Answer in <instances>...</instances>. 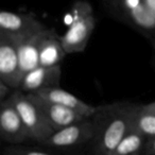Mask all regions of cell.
I'll list each match as a JSON object with an SVG mask.
<instances>
[{
  "label": "cell",
  "instance_id": "obj_13",
  "mask_svg": "<svg viewBox=\"0 0 155 155\" xmlns=\"http://www.w3.org/2000/svg\"><path fill=\"white\" fill-rule=\"evenodd\" d=\"M41 33L43 31L18 41L15 39L17 41L20 69L24 75L39 66V43Z\"/></svg>",
  "mask_w": 155,
  "mask_h": 155
},
{
  "label": "cell",
  "instance_id": "obj_4",
  "mask_svg": "<svg viewBox=\"0 0 155 155\" xmlns=\"http://www.w3.org/2000/svg\"><path fill=\"white\" fill-rule=\"evenodd\" d=\"M10 99L19 113L20 118L28 132L29 139L44 143L55 132L47 121L41 107L29 94L16 89L13 91Z\"/></svg>",
  "mask_w": 155,
  "mask_h": 155
},
{
  "label": "cell",
  "instance_id": "obj_20",
  "mask_svg": "<svg viewBox=\"0 0 155 155\" xmlns=\"http://www.w3.org/2000/svg\"><path fill=\"white\" fill-rule=\"evenodd\" d=\"M151 44H152L153 52H154V64H155V38L151 39Z\"/></svg>",
  "mask_w": 155,
  "mask_h": 155
},
{
  "label": "cell",
  "instance_id": "obj_14",
  "mask_svg": "<svg viewBox=\"0 0 155 155\" xmlns=\"http://www.w3.org/2000/svg\"><path fill=\"white\" fill-rule=\"evenodd\" d=\"M133 129L147 138L155 136V101L147 104H138L134 115Z\"/></svg>",
  "mask_w": 155,
  "mask_h": 155
},
{
  "label": "cell",
  "instance_id": "obj_17",
  "mask_svg": "<svg viewBox=\"0 0 155 155\" xmlns=\"http://www.w3.org/2000/svg\"><path fill=\"white\" fill-rule=\"evenodd\" d=\"M13 91L14 89H12L10 86H8L7 84H5L3 82L0 81V101L3 102L8 98H10L12 94H13Z\"/></svg>",
  "mask_w": 155,
  "mask_h": 155
},
{
  "label": "cell",
  "instance_id": "obj_15",
  "mask_svg": "<svg viewBox=\"0 0 155 155\" xmlns=\"http://www.w3.org/2000/svg\"><path fill=\"white\" fill-rule=\"evenodd\" d=\"M148 138L137 130L132 129L108 155H140L143 154Z\"/></svg>",
  "mask_w": 155,
  "mask_h": 155
},
{
  "label": "cell",
  "instance_id": "obj_12",
  "mask_svg": "<svg viewBox=\"0 0 155 155\" xmlns=\"http://www.w3.org/2000/svg\"><path fill=\"white\" fill-rule=\"evenodd\" d=\"M66 54L62 43V35H58L53 28L44 30L39 43V66H58Z\"/></svg>",
  "mask_w": 155,
  "mask_h": 155
},
{
  "label": "cell",
  "instance_id": "obj_1",
  "mask_svg": "<svg viewBox=\"0 0 155 155\" xmlns=\"http://www.w3.org/2000/svg\"><path fill=\"white\" fill-rule=\"evenodd\" d=\"M137 105L130 101H116L98 106L91 117L95 125L91 143L96 155H108L133 129Z\"/></svg>",
  "mask_w": 155,
  "mask_h": 155
},
{
  "label": "cell",
  "instance_id": "obj_16",
  "mask_svg": "<svg viewBox=\"0 0 155 155\" xmlns=\"http://www.w3.org/2000/svg\"><path fill=\"white\" fill-rule=\"evenodd\" d=\"M3 155H53L45 151L22 147L19 144H11L3 149Z\"/></svg>",
  "mask_w": 155,
  "mask_h": 155
},
{
  "label": "cell",
  "instance_id": "obj_3",
  "mask_svg": "<svg viewBox=\"0 0 155 155\" xmlns=\"http://www.w3.org/2000/svg\"><path fill=\"white\" fill-rule=\"evenodd\" d=\"M95 28L96 17L91 5L87 0H75L71 5L70 25L62 35L66 53L84 52Z\"/></svg>",
  "mask_w": 155,
  "mask_h": 155
},
{
  "label": "cell",
  "instance_id": "obj_7",
  "mask_svg": "<svg viewBox=\"0 0 155 155\" xmlns=\"http://www.w3.org/2000/svg\"><path fill=\"white\" fill-rule=\"evenodd\" d=\"M94 135L95 125L91 118H87L55 131L43 144L52 148H72L91 142Z\"/></svg>",
  "mask_w": 155,
  "mask_h": 155
},
{
  "label": "cell",
  "instance_id": "obj_10",
  "mask_svg": "<svg viewBox=\"0 0 155 155\" xmlns=\"http://www.w3.org/2000/svg\"><path fill=\"white\" fill-rule=\"evenodd\" d=\"M32 97V99L37 103V105L41 107V112L44 113L46 119L51 125V127L54 131H58L63 127H66L68 125H71L73 123L80 122V121L87 119L77 113L75 110L71 108L65 107L63 105L52 102L46 101V100L39 98L38 96L34 94H29Z\"/></svg>",
  "mask_w": 155,
  "mask_h": 155
},
{
  "label": "cell",
  "instance_id": "obj_2",
  "mask_svg": "<svg viewBox=\"0 0 155 155\" xmlns=\"http://www.w3.org/2000/svg\"><path fill=\"white\" fill-rule=\"evenodd\" d=\"M113 18L151 39L155 38V15L144 0H101Z\"/></svg>",
  "mask_w": 155,
  "mask_h": 155
},
{
  "label": "cell",
  "instance_id": "obj_11",
  "mask_svg": "<svg viewBox=\"0 0 155 155\" xmlns=\"http://www.w3.org/2000/svg\"><path fill=\"white\" fill-rule=\"evenodd\" d=\"M34 95L38 96L39 98L46 100V101L71 108V110L79 113L80 115H82L85 118H91L97 112L98 106H93L91 104L86 103L85 101L81 100L80 98H78L77 96L61 88L60 86L44 89V91L34 93Z\"/></svg>",
  "mask_w": 155,
  "mask_h": 155
},
{
  "label": "cell",
  "instance_id": "obj_5",
  "mask_svg": "<svg viewBox=\"0 0 155 155\" xmlns=\"http://www.w3.org/2000/svg\"><path fill=\"white\" fill-rule=\"evenodd\" d=\"M22 78L17 41L0 33V81L16 91L19 89Z\"/></svg>",
  "mask_w": 155,
  "mask_h": 155
},
{
  "label": "cell",
  "instance_id": "obj_18",
  "mask_svg": "<svg viewBox=\"0 0 155 155\" xmlns=\"http://www.w3.org/2000/svg\"><path fill=\"white\" fill-rule=\"evenodd\" d=\"M144 155H155V136L148 138L146 148H144Z\"/></svg>",
  "mask_w": 155,
  "mask_h": 155
},
{
  "label": "cell",
  "instance_id": "obj_8",
  "mask_svg": "<svg viewBox=\"0 0 155 155\" xmlns=\"http://www.w3.org/2000/svg\"><path fill=\"white\" fill-rule=\"evenodd\" d=\"M0 135L10 144H20L29 139L19 113L10 98L0 105Z\"/></svg>",
  "mask_w": 155,
  "mask_h": 155
},
{
  "label": "cell",
  "instance_id": "obj_19",
  "mask_svg": "<svg viewBox=\"0 0 155 155\" xmlns=\"http://www.w3.org/2000/svg\"><path fill=\"white\" fill-rule=\"evenodd\" d=\"M144 1H146V3L148 5L151 12L155 15V0H144Z\"/></svg>",
  "mask_w": 155,
  "mask_h": 155
},
{
  "label": "cell",
  "instance_id": "obj_6",
  "mask_svg": "<svg viewBox=\"0 0 155 155\" xmlns=\"http://www.w3.org/2000/svg\"><path fill=\"white\" fill-rule=\"evenodd\" d=\"M47 27L35 15L2 11L0 13V33L12 38L21 39L41 32Z\"/></svg>",
  "mask_w": 155,
  "mask_h": 155
},
{
  "label": "cell",
  "instance_id": "obj_9",
  "mask_svg": "<svg viewBox=\"0 0 155 155\" xmlns=\"http://www.w3.org/2000/svg\"><path fill=\"white\" fill-rule=\"evenodd\" d=\"M62 78L61 65L53 67L38 66L24 75L19 91L25 94H34L52 87H58Z\"/></svg>",
  "mask_w": 155,
  "mask_h": 155
}]
</instances>
